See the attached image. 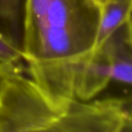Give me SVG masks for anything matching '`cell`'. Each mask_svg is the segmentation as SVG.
<instances>
[{
  "label": "cell",
  "mask_w": 132,
  "mask_h": 132,
  "mask_svg": "<svg viewBox=\"0 0 132 132\" xmlns=\"http://www.w3.org/2000/svg\"><path fill=\"white\" fill-rule=\"evenodd\" d=\"M99 4L52 0L26 60L29 77L52 95L75 99L78 77L95 49Z\"/></svg>",
  "instance_id": "cell-1"
},
{
  "label": "cell",
  "mask_w": 132,
  "mask_h": 132,
  "mask_svg": "<svg viewBox=\"0 0 132 132\" xmlns=\"http://www.w3.org/2000/svg\"><path fill=\"white\" fill-rule=\"evenodd\" d=\"M55 97L30 77L0 80V132L56 131L70 101Z\"/></svg>",
  "instance_id": "cell-2"
},
{
  "label": "cell",
  "mask_w": 132,
  "mask_h": 132,
  "mask_svg": "<svg viewBox=\"0 0 132 132\" xmlns=\"http://www.w3.org/2000/svg\"><path fill=\"white\" fill-rule=\"evenodd\" d=\"M131 100L108 97L96 101L73 99L57 132H131Z\"/></svg>",
  "instance_id": "cell-3"
},
{
  "label": "cell",
  "mask_w": 132,
  "mask_h": 132,
  "mask_svg": "<svg viewBox=\"0 0 132 132\" xmlns=\"http://www.w3.org/2000/svg\"><path fill=\"white\" fill-rule=\"evenodd\" d=\"M112 80L109 56L104 46L96 50L82 69L77 79L74 98L93 100Z\"/></svg>",
  "instance_id": "cell-4"
},
{
  "label": "cell",
  "mask_w": 132,
  "mask_h": 132,
  "mask_svg": "<svg viewBox=\"0 0 132 132\" xmlns=\"http://www.w3.org/2000/svg\"><path fill=\"white\" fill-rule=\"evenodd\" d=\"M101 46L109 56L112 80L130 86L132 70L131 19L120 26Z\"/></svg>",
  "instance_id": "cell-5"
},
{
  "label": "cell",
  "mask_w": 132,
  "mask_h": 132,
  "mask_svg": "<svg viewBox=\"0 0 132 132\" xmlns=\"http://www.w3.org/2000/svg\"><path fill=\"white\" fill-rule=\"evenodd\" d=\"M131 7L132 0H100L94 51L120 26L131 19Z\"/></svg>",
  "instance_id": "cell-6"
},
{
  "label": "cell",
  "mask_w": 132,
  "mask_h": 132,
  "mask_svg": "<svg viewBox=\"0 0 132 132\" xmlns=\"http://www.w3.org/2000/svg\"><path fill=\"white\" fill-rule=\"evenodd\" d=\"M52 0H24L22 50L25 62L32 55L42 21Z\"/></svg>",
  "instance_id": "cell-7"
},
{
  "label": "cell",
  "mask_w": 132,
  "mask_h": 132,
  "mask_svg": "<svg viewBox=\"0 0 132 132\" xmlns=\"http://www.w3.org/2000/svg\"><path fill=\"white\" fill-rule=\"evenodd\" d=\"M24 0H0V30L22 48Z\"/></svg>",
  "instance_id": "cell-8"
},
{
  "label": "cell",
  "mask_w": 132,
  "mask_h": 132,
  "mask_svg": "<svg viewBox=\"0 0 132 132\" xmlns=\"http://www.w3.org/2000/svg\"><path fill=\"white\" fill-rule=\"evenodd\" d=\"M23 61L22 48L13 43L0 30V77L22 73Z\"/></svg>",
  "instance_id": "cell-9"
},
{
  "label": "cell",
  "mask_w": 132,
  "mask_h": 132,
  "mask_svg": "<svg viewBox=\"0 0 132 132\" xmlns=\"http://www.w3.org/2000/svg\"><path fill=\"white\" fill-rule=\"evenodd\" d=\"M94 1H95V2H97L98 4H99V0H94Z\"/></svg>",
  "instance_id": "cell-10"
},
{
  "label": "cell",
  "mask_w": 132,
  "mask_h": 132,
  "mask_svg": "<svg viewBox=\"0 0 132 132\" xmlns=\"http://www.w3.org/2000/svg\"><path fill=\"white\" fill-rule=\"evenodd\" d=\"M1 78H2V77H0V80H1Z\"/></svg>",
  "instance_id": "cell-11"
},
{
  "label": "cell",
  "mask_w": 132,
  "mask_h": 132,
  "mask_svg": "<svg viewBox=\"0 0 132 132\" xmlns=\"http://www.w3.org/2000/svg\"><path fill=\"white\" fill-rule=\"evenodd\" d=\"M99 2H100V0H99Z\"/></svg>",
  "instance_id": "cell-12"
}]
</instances>
